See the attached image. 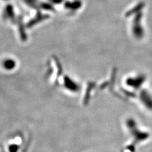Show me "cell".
<instances>
[{
  "label": "cell",
  "instance_id": "1",
  "mask_svg": "<svg viewBox=\"0 0 152 152\" xmlns=\"http://www.w3.org/2000/svg\"><path fill=\"white\" fill-rule=\"evenodd\" d=\"M18 150L16 146H12L9 148V152H17Z\"/></svg>",
  "mask_w": 152,
  "mask_h": 152
}]
</instances>
